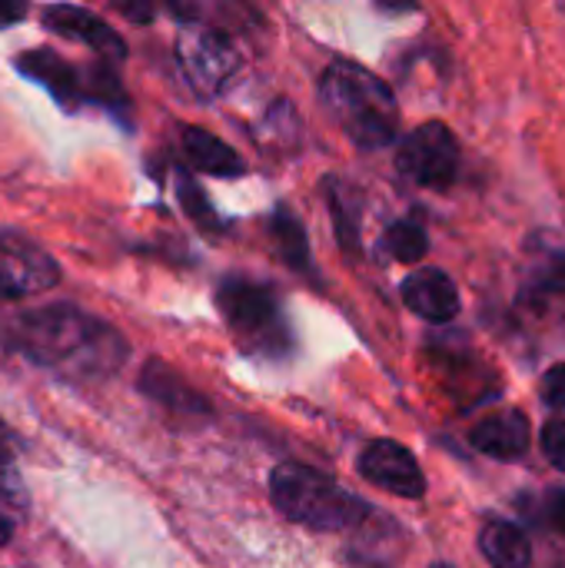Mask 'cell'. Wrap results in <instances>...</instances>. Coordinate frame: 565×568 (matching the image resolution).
Wrapping results in <instances>:
<instances>
[{
    "instance_id": "obj_1",
    "label": "cell",
    "mask_w": 565,
    "mask_h": 568,
    "mask_svg": "<svg viewBox=\"0 0 565 568\" xmlns=\"http://www.w3.org/2000/svg\"><path fill=\"white\" fill-rule=\"evenodd\" d=\"M0 339L33 366L53 369L73 383H103L130 359L127 336L73 303L13 313L0 326Z\"/></svg>"
},
{
    "instance_id": "obj_2",
    "label": "cell",
    "mask_w": 565,
    "mask_h": 568,
    "mask_svg": "<svg viewBox=\"0 0 565 568\" xmlns=\"http://www.w3.org/2000/svg\"><path fill=\"white\" fill-rule=\"evenodd\" d=\"M320 103L330 120L363 150L390 146L400 136V100L393 87L353 60H333L320 77Z\"/></svg>"
},
{
    "instance_id": "obj_3",
    "label": "cell",
    "mask_w": 565,
    "mask_h": 568,
    "mask_svg": "<svg viewBox=\"0 0 565 568\" xmlns=\"http://www.w3.org/2000/svg\"><path fill=\"white\" fill-rule=\"evenodd\" d=\"M270 496L290 523L313 532H346L370 519V506L360 496L303 463H280L270 473Z\"/></svg>"
},
{
    "instance_id": "obj_4",
    "label": "cell",
    "mask_w": 565,
    "mask_h": 568,
    "mask_svg": "<svg viewBox=\"0 0 565 568\" xmlns=\"http://www.w3.org/2000/svg\"><path fill=\"white\" fill-rule=\"evenodd\" d=\"M216 306L243 353L263 359H283L293 353V329L273 286L226 276L216 286Z\"/></svg>"
},
{
    "instance_id": "obj_5",
    "label": "cell",
    "mask_w": 565,
    "mask_h": 568,
    "mask_svg": "<svg viewBox=\"0 0 565 568\" xmlns=\"http://www.w3.org/2000/svg\"><path fill=\"white\" fill-rule=\"evenodd\" d=\"M176 63L196 97H220L240 73V50L226 30L210 23H183L176 33Z\"/></svg>"
},
{
    "instance_id": "obj_6",
    "label": "cell",
    "mask_w": 565,
    "mask_h": 568,
    "mask_svg": "<svg viewBox=\"0 0 565 568\" xmlns=\"http://www.w3.org/2000/svg\"><path fill=\"white\" fill-rule=\"evenodd\" d=\"M396 170L423 190H450L460 173V143L443 120L420 123L396 150Z\"/></svg>"
},
{
    "instance_id": "obj_7",
    "label": "cell",
    "mask_w": 565,
    "mask_h": 568,
    "mask_svg": "<svg viewBox=\"0 0 565 568\" xmlns=\"http://www.w3.org/2000/svg\"><path fill=\"white\" fill-rule=\"evenodd\" d=\"M60 263L17 230H0V296L20 300L47 293L60 283Z\"/></svg>"
},
{
    "instance_id": "obj_8",
    "label": "cell",
    "mask_w": 565,
    "mask_h": 568,
    "mask_svg": "<svg viewBox=\"0 0 565 568\" xmlns=\"http://www.w3.org/2000/svg\"><path fill=\"white\" fill-rule=\"evenodd\" d=\"M356 469L370 486H376L390 496H400V499H423L426 496V476H423L416 456L396 439L366 443Z\"/></svg>"
},
{
    "instance_id": "obj_9",
    "label": "cell",
    "mask_w": 565,
    "mask_h": 568,
    "mask_svg": "<svg viewBox=\"0 0 565 568\" xmlns=\"http://www.w3.org/2000/svg\"><path fill=\"white\" fill-rule=\"evenodd\" d=\"M13 67L40 83L63 110H80L83 103H90V87H87V70H80L77 63H70L67 57H60L57 50L50 47H33V50H23Z\"/></svg>"
},
{
    "instance_id": "obj_10",
    "label": "cell",
    "mask_w": 565,
    "mask_h": 568,
    "mask_svg": "<svg viewBox=\"0 0 565 568\" xmlns=\"http://www.w3.org/2000/svg\"><path fill=\"white\" fill-rule=\"evenodd\" d=\"M40 23L73 43H83L90 47L100 60H110V63H120L127 57V43L123 37L107 23L100 20L93 10L87 7H73V3H50L40 10Z\"/></svg>"
},
{
    "instance_id": "obj_11",
    "label": "cell",
    "mask_w": 565,
    "mask_h": 568,
    "mask_svg": "<svg viewBox=\"0 0 565 568\" xmlns=\"http://www.w3.org/2000/svg\"><path fill=\"white\" fill-rule=\"evenodd\" d=\"M137 386H140V393H143L150 403H157L163 413H170V416H176V419H203V416L213 413L210 399H206L200 389H193V386H190L170 363H163V359H147L143 369H140V376H137Z\"/></svg>"
},
{
    "instance_id": "obj_12",
    "label": "cell",
    "mask_w": 565,
    "mask_h": 568,
    "mask_svg": "<svg viewBox=\"0 0 565 568\" xmlns=\"http://www.w3.org/2000/svg\"><path fill=\"white\" fill-rule=\"evenodd\" d=\"M400 293H403V303H406L410 313H416L420 320L436 323V326L453 323L460 316V310H463L460 290H456L453 276L446 270H440V266H420V270H413L403 280Z\"/></svg>"
},
{
    "instance_id": "obj_13",
    "label": "cell",
    "mask_w": 565,
    "mask_h": 568,
    "mask_svg": "<svg viewBox=\"0 0 565 568\" xmlns=\"http://www.w3.org/2000/svg\"><path fill=\"white\" fill-rule=\"evenodd\" d=\"M470 443L476 453L500 459V463H516L529 453L533 446V426L519 409H500L483 416L470 429Z\"/></svg>"
},
{
    "instance_id": "obj_14",
    "label": "cell",
    "mask_w": 565,
    "mask_h": 568,
    "mask_svg": "<svg viewBox=\"0 0 565 568\" xmlns=\"http://www.w3.org/2000/svg\"><path fill=\"white\" fill-rule=\"evenodd\" d=\"M180 150H183L186 163L200 173H210V176H243L246 173V163L240 160V153L226 140H220L216 133H210L203 126H183Z\"/></svg>"
},
{
    "instance_id": "obj_15",
    "label": "cell",
    "mask_w": 565,
    "mask_h": 568,
    "mask_svg": "<svg viewBox=\"0 0 565 568\" xmlns=\"http://www.w3.org/2000/svg\"><path fill=\"white\" fill-rule=\"evenodd\" d=\"M480 552L493 568H529L533 542L509 519H486L480 529Z\"/></svg>"
},
{
    "instance_id": "obj_16",
    "label": "cell",
    "mask_w": 565,
    "mask_h": 568,
    "mask_svg": "<svg viewBox=\"0 0 565 568\" xmlns=\"http://www.w3.org/2000/svg\"><path fill=\"white\" fill-rule=\"evenodd\" d=\"M323 196H326V206L333 210V223H336L343 250L356 253L360 250V206H356L360 196H356L353 183H343L340 176H326Z\"/></svg>"
},
{
    "instance_id": "obj_17",
    "label": "cell",
    "mask_w": 565,
    "mask_h": 568,
    "mask_svg": "<svg viewBox=\"0 0 565 568\" xmlns=\"http://www.w3.org/2000/svg\"><path fill=\"white\" fill-rule=\"evenodd\" d=\"M270 236L276 240V250L290 263V270H310L306 230H303V223L286 206H276V213L270 216Z\"/></svg>"
},
{
    "instance_id": "obj_18",
    "label": "cell",
    "mask_w": 565,
    "mask_h": 568,
    "mask_svg": "<svg viewBox=\"0 0 565 568\" xmlns=\"http://www.w3.org/2000/svg\"><path fill=\"white\" fill-rule=\"evenodd\" d=\"M0 503L10 509H27L30 496H27V483L20 476V456H17V436L10 433V426L0 419Z\"/></svg>"
},
{
    "instance_id": "obj_19",
    "label": "cell",
    "mask_w": 565,
    "mask_h": 568,
    "mask_svg": "<svg viewBox=\"0 0 565 568\" xmlns=\"http://www.w3.org/2000/svg\"><path fill=\"white\" fill-rule=\"evenodd\" d=\"M383 246H386V253H390L396 263L416 266V263H423L426 253H430V233H426V226L416 223V220H396V223L386 230Z\"/></svg>"
},
{
    "instance_id": "obj_20",
    "label": "cell",
    "mask_w": 565,
    "mask_h": 568,
    "mask_svg": "<svg viewBox=\"0 0 565 568\" xmlns=\"http://www.w3.org/2000/svg\"><path fill=\"white\" fill-rule=\"evenodd\" d=\"M526 296L536 300V303H546V300H559V296H565V250L543 253V256L529 266Z\"/></svg>"
},
{
    "instance_id": "obj_21",
    "label": "cell",
    "mask_w": 565,
    "mask_h": 568,
    "mask_svg": "<svg viewBox=\"0 0 565 568\" xmlns=\"http://www.w3.org/2000/svg\"><path fill=\"white\" fill-rule=\"evenodd\" d=\"M176 196H180V206L186 210V216L200 226V230H223V220L216 216L213 203L206 200V193L196 186V180L190 173H176Z\"/></svg>"
},
{
    "instance_id": "obj_22",
    "label": "cell",
    "mask_w": 565,
    "mask_h": 568,
    "mask_svg": "<svg viewBox=\"0 0 565 568\" xmlns=\"http://www.w3.org/2000/svg\"><path fill=\"white\" fill-rule=\"evenodd\" d=\"M539 446L549 459L553 469L565 473V423L563 419H549L539 433Z\"/></svg>"
},
{
    "instance_id": "obj_23",
    "label": "cell",
    "mask_w": 565,
    "mask_h": 568,
    "mask_svg": "<svg viewBox=\"0 0 565 568\" xmlns=\"http://www.w3.org/2000/svg\"><path fill=\"white\" fill-rule=\"evenodd\" d=\"M539 393H543V403L556 413H565V363H556L546 369L543 383H539Z\"/></svg>"
},
{
    "instance_id": "obj_24",
    "label": "cell",
    "mask_w": 565,
    "mask_h": 568,
    "mask_svg": "<svg viewBox=\"0 0 565 568\" xmlns=\"http://www.w3.org/2000/svg\"><path fill=\"white\" fill-rule=\"evenodd\" d=\"M543 519L553 526V532L565 536V486L563 489H553L543 503Z\"/></svg>"
},
{
    "instance_id": "obj_25",
    "label": "cell",
    "mask_w": 565,
    "mask_h": 568,
    "mask_svg": "<svg viewBox=\"0 0 565 568\" xmlns=\"http://www.w3.org/2000/svg\"><path fill=\"white\" fill-rule=\"evenodd\" d=\"M27 17V3H13V0H0V30L13 27Z\"/></svg>"
},
{
    "instance_id": "obj_26",
    "label": "cell",
    "mask_w": 565,
    "mask_h": 568,
    "mask_svg": "<svg viewBox=\"0 0 565 568\" xmlns=\"http://www.w3.org/2000/svg\"><path fill=\"white\" fill-rule=\"evenodd\" d=\"M117 13H123L130 20H140V23L153 20V7H137V3H117Z\"/></svg>"
},
{
    "instance_id": "obj_27",
    "label": "cell",
    "mask_w": 565,
    "mask_h": 568,
    "mask_svg": "<svg viewBox=\"0 0 565 568\" xmlns=\"http://www.w3.org/2000/svg\"><path fill=\"white\" fill-rule=\"evenodd\" d=\"M10 539H13V523H10L7 513H0V552L10 546Z\"/></svg>"
},
{
    "instance_id": "obj_28",
    "label": "cell",
    "mask_w": 565,
    "mask_h": 568,
    "mask_svg": "<svg viewBox=\"0 0 565 568\" xmlns=\"http://www.w3.org/2000/svg\"><path fill=\"white\" fill-rule=\"evenodd\" d=\"M430 568H453V566H446V562H436V566H430Z\"/></svg>"
}]
</instances>
